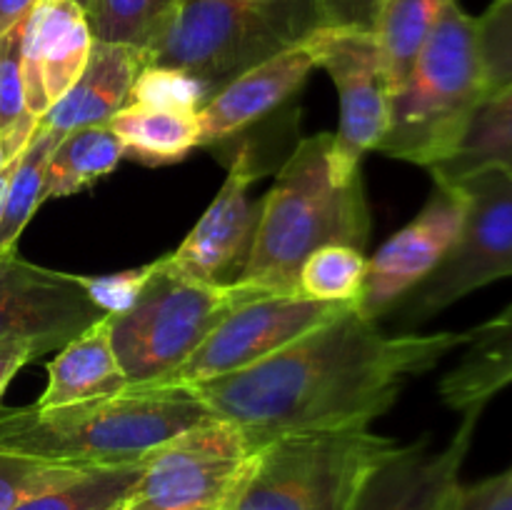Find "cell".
Segmentation results:
<instances>
[{
	"label": "cell",
	"instance_id": "13",
	"mask_svg": "<svg viewBox=\"0 0 512 510\" xmlns=\"http://www.w3.org/2000/svg\"><path fill=\"white\" fill-rule=\"evenodd\" d=\"M463 218V188L435 183L420 213L393 238L385 240L373 258H368L363 293L355 303L358 313L370 320L388 315L415 285L438 268L458 238Z\"/></svg>",
	"mask_w": 512,
	"mask_h": 510
},
{
	"label": "cell",
	"instance_id": "39",
	"mask_svg": "<svg viewBox=\"0 0 512 510\" xmlns=\"http://www.w3.org/2000/svg\"><path fill=\"white\" fill-rule=\"evenodd\" d=\"M20 158V155H18ZM18 158L10 160L8 165H5L3 170H0V218H3V208H5V195H8V183H10V175H13V168L15 163H18Z\"/></svg>",
	"mask_w": 512,
	"mask_h": 510
},
{
	"label": "cell",
	"instance_id": "26",
	"mask_svg": "<svg viewBox=\"0 0 512 510\" xmlns=\"http://www.w3.org/2000/svg\"><path fill=\"white\" fill-rule=\"evenodd\" d=\"M448 3L450 0H385L383 3L375 23V38L383 50L393 88H398L410 73L420 48Z\"/></svg>",
	"mask_w": 512,
	"mask_h": 510
},
{
	"label": "cell",
	"instance_id": "14",
	"mask_svg": "<svg viewBox=\"0 0 512 510\" xmlns=\"http://www.w3.org/2000/svg\"><path fill=\"white\" fill-rule=\"evenodd\" d=\"M258 178L260 170L248 148H240L203 218L165 260L200 283H235L253 253L260 223V200L250 198V185Z\"/></svg>",
	"mask_w": 512,
	"mask_h": 510
},
{
	"label": "cell",
	"instance_id": "4",
	"mask_svg": "<svg viewBox=\"0 0 512 510\" xmlns=\"http://www.w3.org/2000/svg\"><path fill=\"white\" fill-rule=\"evenodd\" d=\"M323 28L318 0H185L145 60L193 78L208 103L230 80Z\"/></svg>",
	"mask_w": 512,
	"mask_h": 510
},
{
	"label": "cell",
	"instance_id": "16",
	"mask_svg": "<svg viewBox=\"0 0 512 510\" xmlns=\"http://www.w3.org/2000/svg\"><path fill=\"white\" fill-rule=\"evenodd\" d=\"M88 15L78 0H40L23 20L20 68L25 110L43 118L83 73L93 50Z\"/></svg>",
	"mask_w": 512,
	"mask_h": 510
},
{
	"label": "cell",
	"instance_id": "12",
	"mask_svg": "<svg viewBox=\"0 0 512 510\" xmlns=\"http://www.w3.org/2000/svg\"><path fill=\"white\" fill-rule=\"evenodd\" d=\"M108 318L85 288L83 275L58 273L18 258L0 255V338H25L40 355L60 350Z\"/></svg>",
	"mask_w": 512,
	"mask_h": 510
},
{
	"label": "cell",
	"instance_id": "10",
	"mask_svg": "<svg viewBox=\"0 0 512 510\" xmlns=\"http://www.w3.org/2000/svg\"><path fill=\"white\" fill-rule=\"evenodd\" d=\"M315 68L330 75L340 95V125L330 145V170L348 183L365 153L378 148L390 120L393 78L375 33L323 28L308 40Z\"/></svg>",
	"mask_w": 512,
	"mask_h": 510
},
{
	"label": "cell",
	"instance_id": "7",
	"mask_svg": "<svg viewBox=\"0 0 512 510\" xmlns=\"http://www.w3.org/2000/svg\"><path fill=\"white\" fill-rule=\"evenodd\" d=\"M395 448L370 428L285 435L255 453L225 510H350L370 470Z\"/></svg>",
	"mask_w": 512,
	"mask_h": 510
},
{
	"label": "cell",
	"instance_id": "35",
	"mask_svg": "<svg viewBox=\"0 0 512 510\" xmlns=\"http://www.w3.org/2000/svg\"><path fill=\"white\" fill-rule=\"evenodd\" d=\"M148 268L150 265H143V268H138V270L108 275V278H85L83 275V283H85V288L90 290V295L98 300L100 308L110 315L130 303V298L138 293L140 283H143L145 275H148Z\"/></svg>",
	"mask_w": 512,
	"mask_h": 510
},
{
	"label": "cell",
	"instance_id": "36",
	"mask_svg": "<svg viewBox=\"0 0 512 510\" xmlns=\"http://www.w3.org/2000/svg\"><path fill=\"white\" fill-rule=\"evenodd\" d=\"M35 358H40V350L33 340L0 338V398H3L10 380L15 378V373Z\"/></svg>",
	"mask_w": 512,
	"mask_h": 510
},
{
	"label": "cell",
	"instance_id": "18",
	"mask_svg": "<svg viewBox=\"0 0 512 510\" xmlns=\"http://www.w3.org/2000/svg\"><path fill=\"white\" fill-rule=\"evenodd\" d=\"M145 65L143 50L95 40L80 78L38 123L58 135L83 125L108 123L130 105L133 85Z\"/></svg>",
	"mask_w": 512,
	"mask_h": 510
},
{
	"label": "cell",
	"instance_id": "22",
	"mask_svg": "<svg viewBox=\"0 0 512 510\" xmlns=\"http://www.w3.org/2000/svg\"><path fill=\"white\" fill-rule=\"evenodd\" d=\"M125 145V158L145 165H170L200 148L198 110L133 103L108 120Z\"/></svg>",
	"mask_w": 512,
	"mask_h": 510
},
{
	"label": "cell",
	"instance_id": "1",
	"mask_svg": "<svg viewBox=\"0 0 512 510\" xmlns=\"http://www.w3.org/2000/svg\"><path fill=\"white\" fill-rule=\"evenodd\" d=\"M465 343L468 333L450 330L385 335L378 320L350 308L250 368L183 388L258 453L285 435L370 428L410 378Z\"/></svg>",
	"mask_w": 512,
	"mask_h": 510
},
{
	"label": "cell",
	"instance_id": "42",
	"mask_svg": "<svg viewBox=\"0 0 512 510\" xmlns=\"http://www.w3.org/2000/svg\"><path fill=\"white\" fill-rule=\"evenodd\" d=\"M223 510H225V508H223Z\"/></svg>",
	"mask_w": 512,
	"mask_h": 510
},
{
	"label": "cell",
	"instance_id": "24",
	"mask_svg": "<svg viewBox=\"0 0 512 510\" xmlns=\"http://www.w3.org/2000/svg\"><path fill=\"white\" fill-rule=\"evenodd\" d=\"M183 3L185 0H88L85 15L93 40L130 45L148 53Z\"/></svg>",
	"mask_w": 512,
	"mask_h": 510
},
{
	"label": "cell",
	"instance_id": "6",
	"mask_svg": "<svg viewBox=\"0 0 512 510\" xmlns=\"http://www.w3.org/2000/svg\"><path fill=\"white\" fill-rule=\"evenodd\" d=\"M263 295L243 280L200 283L165 258L150 263L130 303L108 315L110 345L130 388H158L230 313Z\"/></svg>",
	"mask_w": 512,
	"mask_h": 510
},
{
	"label": "cell",
	"instance_id": "5",
	"mask_svg": "<svg viewBox=\"0 0 512 510\" xmlns=\"http://www.w3.org/2000/svg\"><path fill=\"white\" fill-rule=\"evenodd\" d=\"M485 95L478 18L450 0L410 73L393 90L388 128L375 150L430 168L453 153Z\"/></svg>",
	"mask_w": 512,
	"mask_h": 510
},
{
	"label": "cell",
	"instance_id": "40",
	"mask_svg": "<svg viewBox=\"0 0 512 510\" xmlns=\"http://www.w3.org/2000/svg\"><path fill=\"white\" fill-rule=\"evenodd\" d=\"M78 3H80V5H83V8H85V5H88V0H78Z\"/></svg>",
	"mask_w": 512,
	"mask_h": 510
},
{
	"label": "cell",
	"instance_id": "17",
	"mask_svg": "<svg viewBox=\"0 0 512 510\" xmlns=\"http://www.w3.org/2000/svg\"><path fill=\"white\" fill-rule=\"evenodd\" d=\"M313 68V50L303 43L230 80L198 110L200 145L233 138L265 115L275 113L298 93Z\"/></svg>",
	"mask_w": 512,
	"mask_h": 510
},
{
	"label": "cell",
	"instance_id": "8",
	"mask_svg": "<svg viewBox=\"0 0 512 510\" xmlns=\"http://www.w3.org/2000/svg\"><path fill=\"white\" fill-rule=\"evenodd\" d=\"M458 185L465 193L463 228L438 268L390 310L403 328L428 323L473 290L512 278V175L483 170Z\"/></svg>",
	"mask_w": 512,
	"mask_h": 510
},
{
	"label": "cell",
	"instance_id": "27",
	"mask_svg": "<svg viewBox=\"0 0 512 510\" xmlns=\"http://www.w3.org/2000/svg\"><path fill=\"white\" fill-rule=\"evenodd\" d=\"M365 273V250L350 245H325L303 263L293 295L323 303H358Z\"/></svg>",
	"mask_w": 512,
	"mask_h": 510
},
{
	"label": "cell",
	"instance_id": "34",
	"mask_svg": "<svg viewBox=\"0 0 512 510\" xmlns=\"http://www.w3.org/2000/svg\"><path fill=\"white\" fill-rule=\"evenodd\" d=\"M318 3L323 10L325 28L375 33V23L385 0H318Z\"/></svg>",
	"mask_w": 512,
	"mask_h": 510
},
{
	"label": "cell",
	"instance_id": "29",
	"mask_svg": "<svg viewBox=\"0 0 512 510\" xmlns=\"http://www.w3.org/2000/svg\"><path fill=\"white\" fill-rule=\"evenodd\" d=\"M143 463L125 468H100L68 488L28 500L13 510H115L138 483Z\"/></svg>",
	"mask_w": 512,
	"mask_h": 510
},
{
	"label": "cell",
	"instance_id": "25",
	"mask_svg": "<svg viewBox=\"0 0 512 510\" xmlns=\"http://www.w3.org/2000/svg\"><path fill=\"white\" fill-rule=\"evenodd\" d=\"M60 135L38 123L33 138L28 140L25 150L15 163L13 175L5 195L3 218H0V255L15 250L20 233L35 210L45 203V178H48V160L53 148L58 145Z\"/></svg>",
	"mask_w": 512,
	"mask_h": 510
},
{
	"label": "cell",
	"instance_id": "37",
	"mask_svg": "<svg viewBox=\"0 0 512 510\" xmlns=\"http://www.w3.org/2000/svg\"><path fill=\"white\" fill-rule=\"evenodd\" d=\"M35 128H38V118L33 115H25L18 125H15L10 133L0 135V170L10 163L13 158H18L20 153L25 150L28 140L33 138Z\"/></svg>",
	"mask_w": 512,
	"mask_h": 510
},
{
	"label": "cell",
	"instance_id": "11",
	"mask_svg": "<svg viewBox=\"0 0 512 510\" xmlns=\"http://www.w3.org/2000/svg\"><path fill=\"white\" fill-rule=\"evenodd\" d=\"M350 308H355V303H323V300L295 298V295H263L230 313L158 388H165V385L183 388L200 380L238 373L278 353L300 335L338 318Z\"/></svg>",
	"mask_w": 512,
	"mask_h": 510
},
{
	"label": "cell",
	"instance_id": "38",
	"mask_svg": "<svg viewBox=\"0 0 512 510\" xmlns=\"http://www.w3.org/2000/svg\"><path fill=\"white\" fill-rule=\"evenodd\" d=\"M40 0H0V35L18 28Z\"/></svg>",
	"mask_w": 512,
	"mask_h": 510
},
{
	"label": "cell",
	"instance_id": "21",
	"mask_svg": "<svg viewBox=\"0 0 512 510\" xmlns=\"http://www.w3.org/2000/svg\"><path fill=\"white\" fill-rule=\"evenodd\" d=\"M428 170L440 185H458L483 170H505L512 175V85L485 95L453 153Z\"/></svg>",
	"mask_w": 512,
	"mask_h": 510
},
{
	"label": "cell",
	"instance_id": "23",
	"mask_svg": "<svg viewBox=\"0 0 512 510\" xmlns=\"http://www.w3.org/2000/svg\"><path fill=\"white\" fill-rule=\"evenodd\" d=\"M125 158L123 140L108 123L83 125L60 135L48 160L45 200L68 198L113 173Z\"/></svg>",
	"mask_w": 512,
	"mask_h": 510
},
{
	"label": "cell",
	"instance_id": "9",
	"mask_svg": "<svg viewBox=\"0 0 512 510\" xmlns=\"http://www.w3.org/2000/svg\"><path fill=\"white\" fill-rule=\"evenodd\" d=\"M253 458L235 425L208 418L145 458L120 510H223L248 478Z\"/></svg>",
	"mask_w": 512,
	"mask_h": 510
},
{
	"label": "cell",
	"instance_id": "2",
	"mask_svg": "<svg viewBox=\"0 0 512 510\" xmlns=\"http://www.w3.org/2000/svg\"><path fill=\"white\" fill-rule=\"evenodd\" d=\"M333 133L303 138L260 200L253 253L238 280L268 295H293L305 260L325 245L365 250L373 230L363 175L348 183L330 170Z\"/></svg>",
	"mask_w": 512,
	"mask_h": 510
},
{
	"label": "cell",
	"instance_id": "30",
	"mask_svg": "<svg viewBox=\"0 0 512 510\" xmlns=\"http://www.w3.org/2000/svg\"><path fill=\"white\" fill-rule=\"evenodd\" d=\"M480 58L488 95L512 85V0H495L478 18Z\"/></svg>",
	"mask_w": 512,
	"mask_h": 510
},
{
	"label": "cell",
	"instance_id": "28",
	"mask_svg": "<svg viewBox=\"0 0 512 510\" xmlns=\"http://www.w3.org/2000/svg\"><path fill=\"white\" fill-rule=\"evenodd\" d=\"M93 470L100 468H83L0 448V510H13L40 495L68 488Z\"/></svg>",
	"mask_w": 512,
	"mask_h": 510
},
{
	"label": "cell",
	"instance_id": "3",
	"mask_svg": "<svg viewBox=\"0 0 512 510\" xmlns=\"http://www.w3.org/2000/svg\"><path fill=\"white\" fill-rule=\"evenodd\" d=\"M208 418L188 388H128L60 408L0 410V448L83 468H125Z\"/></svg>",
	"mask_w": 512,
	"mask_h": 510
},
{
	"label": "cell",
	"instance_id": "41",
	"mask_svg": "<svg viewBox=\"0 0 512 510\" xmlns=\"http://www.w3.org/2000/svg\"><path fill=\"white\" fill-rule=\"evenodd\" d=\"M120 508H123V505H120ZM120 508H115V510H120Z\"/></svg>",
	"mask_w": 512,
	"mask_h": 510
},
{
	"label": "cell",
	"instance_id": "20",
	"mask_svg": "<svg viewBox=\"0 0 512 510\" xmlns=\"http://www.w3.org/2000/svg\"><path fill=\"white\" fill-rule=\"evenodd\" d=\"M128 378L120 370L110 345L108 318L95 323L58 350L48 363V385L38 398V408H60L80 400L105 398L128 390Z\"/></svg>",
	"mask_w": 512,
	"mask_h": 510
},
{
	"label": "cell",
	"instance_id": "31",
	"mask_svg": "<svg viewBox=\"0 0 512 510\" xmlns=\"http://www.w3.org/2000/svg\"><path fill=\"white\" fill-rule=\"evenodd\" d=\"M160 105V108L200 110L205 103L203 88L180 70L145 65L133 85L130 105Z\"/></svg>",
	"mask_w": 512,
	"mask_h": 510
},
{
	"label": "cell",
	"instance_id": "15",
	"mask_svg": "<svg viewBox=\"0 0 512 510\" xmlns=\"http://www.w3.org/2000/svg\"><path fill=\"white\" fill-rule=\"evenodd\" d=\"M480 413L483 405L465 410L458 433L443 450H430L428 440L398 445L370 470L350 510H445L460 483Z\"/></svg>",
	"mask_w": 512,
	"mask_h": 510
},
{
	"label": "cell",
	"instance_id": "19",
	"mask_svg": "<svg viewBox=\"0 0 512 510\" xmlns=\"http://www.w3.org/2000/svg\"><path fill=\"white\" fill-rule=\"evenodd\" d=\"M458 363L443 375L438 393L450 410L478 408L512 385V303L488 323L468 330Z\"/></svg>",
	"mask_w": 512,
	"mask_h": 510
},
{
	"label": "cell",
	"instance_id": "33",
	"mask_svg": "<svg viewBox=\"0 0 512 510\" xmlns=\"http://www.w3.org/2000/svg\"><path fill=\"white\" fill-rule=\"evenodd\" d=\"M445 510H512V468L453 490Z\"/></svg>",
	"mask_w": 512,
	"mask_h": 510
},
{
	"label": "cell",
	"instance_id": "32",
	"mask_svg": "<svg viewBox=\"0 0 512 510\" xmlns=\"http://www.w3.org/2000/svg\"><path fill=\"white\" fill-rule=\"evenodd\" d=\"M20 40H23V23L0 35V135L10 133L25 115H30L23 98Z\"/></svg>",
	"mask_w": 512,
	"mask_h": 510
}]
</instances>
